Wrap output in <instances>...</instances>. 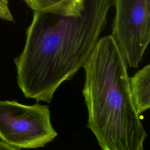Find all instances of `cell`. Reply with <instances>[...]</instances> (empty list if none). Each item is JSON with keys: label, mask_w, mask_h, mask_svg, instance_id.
Returning <instances> with one entry per match:
<instances>
[{"label": "cell", "mask_w": 150, "mask_h": 150, "mask_svg": "<svg viewBox=\"0 0 150 150\" xmlns=\"http://www.w3.org/2000/svg\"><path fill=\"white\" fill-rule=\"evenodd\" d=\"M112 0H84L79 16L33 12L21 53L14 62L26 98L50 103L90 56L107 22Z\"/></svg>", "instance_id": "6da1fadb"}, {"label": "cell", "mask_w": 150, "mask_h": 150, "mask_svg": "<svg viewBox=\"0 0 150 150\" xmlns=\"http://www.w3.org/2000/svg\"><path fill=\"white\" fill-rule=\"evenodd\" d=\"M83 68L87 127L101 150H144L147 134L132 98L128 65L111 35L100 38Z\"/></svg>", "instance_id": "7a4b0ae2"}, {"label": "cell", "mask_w": 150, "mask_h": 150, "mask_svg": "<svg viewBox=\"0 0 150 150\" xmlns=\"http://www.w3.org/2000/svg\"><path fill=\"white\" fill-rule=\"evenodd\" d=\"M57 136L47 105L0 100V139L17 148H43Z\"/></svg>", "instance_id": "3957f363"}, {"label": "cell", "mask_w": 150, "mask_h": 150, "mask_svg": "<svg viewBox=\"0 0 150 150\" xmlns=\"http://www.w3.org/2000/svg\"><path fill=\"white\" fill-rule=\"evenodd\" d=\"M111 35L127 65L137 68L150 42V0H112Z\"/></svg>", "instance_id": "277c9868"}, {"label": "cell", "mask_w": 150, "mask_h": 150, "mask_svg": "<svg viewBox=\"0 0 150 150\" xmlns=\"http://www.w3.org/2000/svg\"><path fill=\"white\" fill-rule=\"evenodd\" d=\"M132 98L139 115L150 107V65L148 64L129 77Z\"/></svg>", "instance_id": "5b68a950"}, {"label": "cell", "mask_w": 150, "mask_h": 150, "mask_svg": "<svg viewBox=\"0 0 150 150\" xmlns=\"http://www.w3.org/2000/svg\"><path fill=\"white\" fill-rule=\"evenodd\" d=\"M33 12L77 16L80 15L84 0H22Z\"/></svg>", "instance_id": "8992f818"}, {"label": "cell", "mask_w": 150, "mask_h": 150, "mask_svg": "<svg viewBox=\"0 0 150 150\" xmlns=\"http://www.w3.org/2000/svg\"><path fill=\"white\" fill-rule=\"evenodd\" d=\"M0 11L4 15L5 21L14 22V18L9 6L8 0H0Z\"/></svg>", "instance_id": "52a82bcc"}, {"label": "cell", "mask_w": 150, "mask_h": 150, "mask_svg": "<svg viewBox=\"0 0 150 150\" xmlns=\"http://www.w3.org/2000/svg\"><path fill=\"white\" fill-rule=\"evenodd\" d=\"M0 150H19L15 148L0 139Z\"/></svg>", "instance_id": "ba28073f"}]
</instances>
